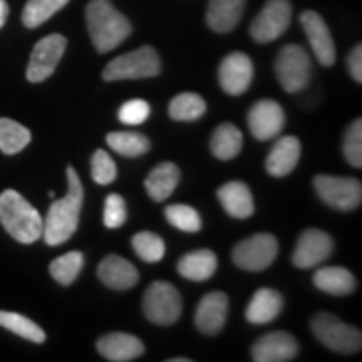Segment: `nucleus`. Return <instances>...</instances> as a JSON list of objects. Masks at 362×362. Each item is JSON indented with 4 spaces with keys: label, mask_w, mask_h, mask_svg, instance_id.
I'll list each match as a JSON object with an SVG mask.
<instances>
[{
    "label": "nucleus",
    "mask_w": 362,
    "mask_h": 362,
    "mask_svg": "<svg viewBox=\"0 0 362 362\" xmlns=\"http://www.w3.org/2000/svg\"><path fill=\"white\" fill-rule=\"evenodd\" d=\"M180 183V168L171 161L157 165L145 177V189L153 202H165Z\"/></svg>",
    "instance_id": "nucleus-26"
},
{
    "label": "nucleus",
    "mask_w": 362,
    "mask_h": 362,
    "mask_svg": "<svg viewBox=\"0 0 362 362\" xmlns=\"http://www.w3.org/2000/svg\"><path fill=\"white\" fill-rule=\"evenodd\" d=\"M254 78V63L244 52L228 54L220 65V85L228 95L238 97L246 93Z\"/></svg>",
    "instance_id": "nucleus-15"
},
{
    "label": "nucleus",
    "mask_w": 362,
    "mask_h": 362,
    "mask_svg": "<svg viewBox=\"0 0 362 362\" xmlns=\"http://www.w3.org/2000/svg\"><path fill=\"white\" fill-rule=\"evenodd\" d=\"M90 177L99 185H109V183H113L117 180L115 161L103 149H97L93 153V159H90Z\"/></svg>",
    "instance_id": "nucleus-37"
},
{
    "label": "nucleus",
    "mask_w": 362,
    "mask_h": 362,
    "mask_svg": "<svg viewBox=\"0 0 362 362\" xmlns=\"http://www.w3.org/2000/svg\"><path fill=\"white\" fill-rule=\"evenodd\" d=\"M85 256L81 252H69L61 258L52 259L51 264V276L61 286H71L77 280L78 272L83 270Z\"/></svg>",
    "instance_id": "nucleus-33"
},
{
    "label": "nucleus",
    "mask_w": 362,
    "mask_h": 362,
    "mask_svg": "<svg viewBox=\"0 0 362 362\" xmlns=\"http://www.w3.org/2000/svg\"><path fill=\"white\" fill-rule=\"evenodd\" d=\"M85 16L90 40L97 52L113 51L131 35V23L127 16L119 13L111 0H90Z\"/></svg>",
    "instance_id": "nucleus-2"
},
{
    "label": "nucleus",
    "mask_w": 362,
    "mask_h": 362,
    "mask_svg": "<svg viewBox=\"0 0 362 362\" xmlns=\"http://www.w3.org/2000/svg\"><path fill=\"white\" fill-rule=\"evenodd\" d=\"M165 220L177 228L181 232H189L195 233L202 230V218L199 214L195 211L194 207L183 206V204H177V206H169L165 209Z\"/></svg>",
    "instance_id": "nucleus-35"
},
{
    "label": "nucleus",
    "mask_w": 362,
    "mask_h": 362,
    "mask_svg": "<svg viewBox=\"0 0 362 362\" xmlns=\"http://www.w3.org/2000/svg\"><path fill=\"white\" fill-rule=\"evenodd\" d=\"M161 73V59L153 47L145 45L133 52L121 54L105 66V81H125V78H149Z\"/></svg>",
    "instance_id": "nucleus-5"
},
{
    "label": "nucleus",
    "mask_w": 362,
    "mask_h": 362,
    "mask_svg": "<svg viewBox=\"0 0 362 362\" xmlns=\"http://www.w3.org/2000/svg\"><path fill=\"white\" fill-rule=\"evenodd\" d=\"M69 189L63 199H54L49 207L47 220H42V238L49 246H61L78 228V216L83 207V183L75 168L66 169Z\"/></svg>",
    "instance_id": "nucleus-1"
},
{
    "label": "nucleus",
    "mask_w": 362,
    "mask_h": 362,
    "mask_svg": "<svg viewBox=\"0 0 362 362\" xmlns=\"http://www.w3.org/2000/svg\"><path fill=\"white\" fill-rule=\"evenodd\" d=\"M228 316V296L223 292H209L202 298L195 312V326L202 334L214 337L221 332Z\"/></svg>",
    "instance_id": "nucleus-17"
},
{
    "label": "nucleus",
    "mask_w": 362,
    "mask_h": 362,
    "mask_svg": "<svg viewBox=\"0 0 362 362\" xmlns=\"http://www.w3.org/2000/svg\"><path fill=\"white\" fill-rule=\"evenodd\" d=\"M292 21V2L290 0H268L258 16L250 25V35L256 42H272L280 39L288 30Z\"/></svg>",
    "instance_id": "nucleus-10"
},
{
    "label": "nucleus",
    "mask_w": 362,
    "mask_h": 362,
    "mask_svg": "<svg viewBox=\"0 0 362 362\" xmlns=\"http://www.w3.org/2000/svg\"><path fill=\"white\" fill-rule=\"evenodd\" d=\"M332 252H334V240L322 230L310 228L300 233L294 254H292V264L302 270L314 268L330 258Z\"/></svg>",
    "instance_id": "nucleus-12"
},
{
    "label": "nucleus",
    "mask_w": 362,
    "mask_h": 362,
    "mask_svg": "<svg viewBox=\"0 0 362 362\" xmlns=\"http://www.w3.org/2000/svg\"><path fill=\"white\" fill-rule=\"evenodd\" d=\"M342 153L346 157L352 168H362V121L356 119L354 123H350L349 129L344 133V141H342Z\"/></svg>",
    "instance_id": "nucleus-36"
},
{
    "label": "nucleus",
    "mask_w": 362,
    "mask_h": 362,
    "mask_svg": "<svg viewBox=\"0 0 362 362\" xmlns=\"http://www.w3.org/2000/svg\"><path fill=\"white\" fill-rule=\"evenodd\" d=\"M8 13H11V11H8V2H6V0H0V28L6 23Z\"/></svg>",
    "instance_id": "nucleus-41"
},
{
    "label": "nucleus",
    "mask_w": 362,
    "mask_h": 362,
    "mask_svg": "<svg viewBox=\"0 0 362 362\" xmlns=\"http://www.w3.org/2000/svg\"><path fill=\"white\" fill-rule=\"evenodd\" d=\"M244 145V135L233 123H221L218 129L214 131L211 139H209V149L214 157H218L221 161H230L233 157L240 156Z\"/></svg>",
    "instance_id": "nucleus-27"
},
{
    "label": "nucleus",
    "mask_w": 362,
    "mask_h": 362,
    "mask_svg": "<svg viewBox=\"0 0 362 362\" xmlns=\"http://www.w3.org/2000/svg\"><path fill=\"white\" fill-rule=\"evenodd\" d=\"M312 332L316 340L326 349L340 352V354H354L362 349V334L358 328L349 326L346 322L338 320L337 316L320 312L312 318Z\"/></svg>",
    "instance_id": "nucleus-4"
},
{
    "label": "nucleus",
    "mask_w": 362,
    "mask_h": 362,
    "mask_svg": "<svg viewBox=\"0 0 362 362\" xmlns=\"http://www.w3.org/2000/svg\"><path fill=\"white\" fill-rule=\"evenodd\" d=\"M284 109L272 99H262L247 113V127L258 141H270L284 129Z\"/></svg>",
    "instance_id": "nucleus-13"
},
{
    "label": "nucleus",
    "mask_w": 362,
    "mask_h": 362,
    "mask_svg": "<svg viewBox=\"0 0 362 362\" xmlns=\"http://www.w3.org/2000/svg\"><path fill=\"white\" fill-rule=\"evenodd\" d=\"M314 286L332 296H349L356 288L354 274L340 266H326L314 274Z\"/></svg>",
    "instance_id": "nucleus-25"
},
{
    "label": "nucleus",
    "mask_w": 362,
    "mask_h": 362,
    "mask_svg": "<svg viewBox=\"0 0 362 362\" xmlns=\"http://www.w3.org/2000/svg\"><path fill=\"white\" fill-rule=\"evenodd\" d=\"M125 220H127V204H125V199L119 194L107 195L103 209L105 228L117 230V228H121L125 223Z\"/></svg>",
    "instance_id": "nucleus-38"
},
{
    "label": "nucleus",
    "mask_w": 362,
    "mask_h": 362,
    "mask_svg": "<svg viewBox=\"0 0 362 362\" xmlns=\"http://www.w3.org/2000/svg\"><path fill=\"white\" fill-rule=\"evenodd\" d=\"M149 113H151V107H149L147 101L133 99V101H127L119 109V121L125 123V125H141L149 119Z\"/></svg>",
    "instance_id": "nucleus-39"
},
{
    "label": "nucleus",
    "mask_w": 362,
    "mask_h": 362,
    "mask_svg": "<svg viewBox=\"0 0 362 362\" xmlns=\"http://www.w3.org/2000/svg\"><path fill=\"white\" fill-rule=\"evenodd\" d=\"M246 8V0H209L206 23L214 33H232Z\"/></svg>",
    "instance_id": "nucleus-21"
},
{
    "label": "nucleus",
    "mask_w": 362,
    "mask_h": 362,
    "mask_svg": "<svg viewBox=\"0 0 362 362\" xmlns=\"http://www.w3.org/2000/svg\"><path fill=\"white\" fill-rule=\"evenodd\" d=\"M282 306L284 298L280 292L272 288H259L247 304L246 320L250 324H268L282 312Z\"/></svg>",
    "instance_id": "nucleus-23"
},
{
    "label": "nucleus",
    "mask_w": 362,
    "mask_h": 362,
    "mask_svg": "<svg viewBox=\"0 0 362 362\" xmlns=\"http://www.w3.org/2000/svg\"><path fill=\"white\" fill-rule=\"evenodd\" d=\"M181 296L169 282H153L143 296V314L149 322L169 326L181 316Z\"/></svg>",
    "instance_id": "nucleus-8"
},
{
    "label": "nucleus",
    "mask_w": 362,
    "mask_h": 362,
    "mask_svg": "<svg viewBox=\"0 0 362 362\" xmlns=\"http://www.w3.org/2000/svg\"><path fill=\"white\" fill-rule=\"evenodd\" d=\"M131 246L135 250V254L145 262L156 264L165 256V242L153 232H139L133 235Z\"/></svg>",
    "instance_id": "nucleus-34"
},
{
    "label": "nucleus",
    "mask_w": 362,
    "mask_h": 362,
    "mask_svg": "<svg viewBox=\"0 0 362 362\" xmlns=\"http://www.w3.org/2000/svg\"><path fill=\"white\" fill-rule=\"evenodd\" d=\"M0 326L11 330L16 337L30 340V342H37V344H42L45 338H47L45 330L40 328L39 324L33 322L30 318H26L23 314H16V312L0 310Z\"/></svg>",
    "instance_id": "nucleus-30"
},
{
    "label": "nucleus",
    "mask_w": 362,
    "mask_h": 362,
    "mask_svg": "<svg viewBox=\"0 0 362 362\" xmlns=\"http://www.w3.org/2000/svg\"><path fill=\"white\" fill-rule=\"evenodd\" d=\"M0 223L21 244H35L42 238V218L39 209H35L14 189L0 194Z\"/></svg>",
    "instance_id": "nucleus-3"
},
{
    "label": "nucleus",
    "mask_w": 362,
    "mask_h": 362,
    "mask_svg": "<svg viewBox=\"0 0 362 362\" xmlns=\"http://www.w3.org/2000/svg\"><path fill=\"white\" fill-rule=\"evenodd\" d=\"M218 197L226 214L235 220H246L254 214V197L250 187L242 181H230L221 185L218 189Z\"/></svg>",
    "instance_id": "nucleus-22"
},
{
    "label": "nucleus",
    "mask_w": 362,
    "mask_h": 362,
    "mask_svg": "<svg viewBox=\"0 0 362 362\" xmlns=\"http://www.w3.org/2000/svg\"><path fill=\"white\" fill-rule=\"evenodd\" d=\"M30 143V131L13 119H0V151L6 156H16Z\"/></svg>",
    "instance_id": "nucleus-28"
},
{
    "label": "nucleus",
    "mask_w": 362,
    "mask_h": 362,
    "mask_svg": "<svg viewBox=\"0 0 362 362\" xmlns=\"http://www.w3.org/2000/svg\"><path fill=\"white\" fill-rule=\"evenodd\" d=\"M69 0H28L23 11V25L26 28H37L45 25L51 16L65 8Z\"/></svg>",
    "instance_id": "nucleus-32"
},
{
    "label": "nucleus",
    "mask_w": 362,
    "mask_h": 362,
    "mask_svg": "<svg viewBox=\"0 0 362 362\" xmlns=\"http://www.w3.org/2000/svg\"><path fill=\"white\" fill-rule=\"evenodd\" d=\"M349 73H350V77L354 78L358 85L362 83V47L361 45H356L352 51H350L349 54Z\"/></svg>",
    "instance_id": "nucleus-40"
},
{
    "label": "nucleus",
    "mask_w": 362,
    "mask_h": 362,
    "mask_svg": "<svg viewBox=\"0 0 362 362\" xmlns=\"http://www.w3.org/2000/svg\"><path fill=\"white\" fill-rule=\"evenodd\" d=\"M97 350L99 354L111 362H129L139 358L145 346L137 337L125 334V332H113V334H105L97 340Z\"/></svg>",
    "instance_id": "nucleus-18"
},
{
    "label": "nucleus",
    "mask_w": 362,
    "mask_h": 362,
    "mask_svg": "<svg viewBox=\"0 0 362 362\" xmlns=\"http://www.w3.org/2000/svg\"><path fill=\"white\" fill-rule=\"evenodd\" d=\"M111 149L123 157H139L149 151V139L135 131H115L107 135Z\"/></svg>",
    "instance_id": "nucleus-29"
},
{
    "label": "nucleus",
    "mask_w": 362,
    "mask_h": 362,
    "mask_svg": "<svg viewBox=\"0 0 362 362\" xmlns=\"http://www.w3.org/2000/svg\"><path fill=\"white\" fill-rule=\"evenodd\" d=\"M314 189L326 206L338 211H352L362 202V183L354 177L316 175Z\"/></svg>",
    "instance_id": "nucleus-7"
},
{
    "label": "nucleus",
    "mask_w": 362,
    "mask_h": 362,
    "mask_svg": "<svg viewBox=\"0 0 362 362\" xmlns=\"http://www.w3.org/2000/svg\"><path fill=\"white\" fill-rule=\"evenodd\" d=\"M169 362H192V358H171Z\"/></svg>",
    "instance_id": "nucleus-42"
},
{
    "label": "nucleus",
    "mask_w": 362,
    "mask_h": 362,
    "mask_svg": "<svg viewBox=\"0 0 362 362\" xmlns=\"http://www.w3.org/2000/svg\"><path fill=\"white\" fill-rule=\"evenodd\" d=\"M300 25L306 33V39L310 42V49L314 57L318 59V63L322 66H332L337 61V49H334V40L328 30V25L324 23V18L314 11H304L300 14Z\"/></svg>",
    "instance_id": "nucleus-14"
},
{
    "label": "nucleus",
    "mask_w": 362,
    "mask_h": 362,
    "mask_svg": "<svg viewBox=\"0 0 362 362\" xmlns=\"http://www.w3.org/2000/svg\"><path fill=\"white\" fill-rule=\"evenodd\" d=\"M274 69H276V77L286 93H300L310 83V54L300 45H286L284 49H280Z\"/></svg>",
    "instance_id": "nucleus-6"
},
{
    "label": "nucleus",
    "mask_w": 362,
    "mask_h": 362,
    "mask_svg": "<svg viewBox=\"0 0 362 362\" xmlns=\"http://www.w3.org/2000/svg\"><path fill=\"white\" fill-rule=\"evenodd\" d=\"M218 270V256L211 250H195L185 254L177 262V274H181L185 280L204 282L209 280Z\"/></svg>",
    "instance_id": "nucleus-24"
},
{
    "label": "nucleus",
    "mask_w": 362,
    "mask_h": 362,
    "mask_svg": "<svg viewBox=\"0 0 362 362\" xmlns=\"http://www.w3.org/2000/svg\"><path fill=\"white\" fill-rule=\"evenodd\" d=\"M278 256V240L272 233H256L233 247L232 259L246 272H262L270 268Z\"/></svg>",
    "instance_id": "nucleus-9"
},
{
    "label": "nucleus",
    "mask_w": 362,
    "mask_h": 362,
    "mask_svg": "<svg viewBox=\"0 0 362 362\" xmlns=\"http://www.w3.org/2000/svg\"><path fill=\"white\" fill-rule=\"evenodd\" d=\"M300 153H302V145L298 141V137H292V135L280 137L274 143L270 156L266 159V171L272 177L290 175L300 161Z\"/></svg>",
    "instance_id": "nucleus-20"
},
{
    "label": "nucleus",
    "mask_w": 362,
    "mask_h": 362,
    "mask_svg": "<svg viewBox=\"0 0 362 362\" xmlns=\"http://www.w3.org/2000/svg\"><path fill=\"white\" fill-rule=\"evenodd\" d=\"M298 356L296 338L288 332H270L258 338L252 346V361L256 362H288Z\"/></svg>",
    "instance_id": "nucleus-16"
},
{
    "label": "nucleus",
    "mask_w": 362,
    "mask_h": 362,
    "mask_svg": "<svg viewBox=\"0 0 362 362\" xmlns=\"http://www.w3.org/2000/svg\"><path fill=\"white\" fill-rule=\"evenodd\" d=\"M207 105L197 93H180L169 103V117L173 121H195L204 117Z\"/></svg>",
    "instance_id": "nucleus-31"
},
{
    "label": "nucleus",
    "mask_w": 362,
    "mask_h": 362,
    "mask_svg": "<svg viewBox=\"0 0 362 362\" xmlns=\"http://www.w3.org/2000/svg\"><path fill=\"white\" fill-rule=\"evenodd\" d=\"M97 274L101 278L107 288L113 290H129L139 282V272L131 264L129 259L121 258V256H105L97 268Z\"/></svg>",
    "instance_id": "nucleus-19"
},
{
    "label": "nucleus",
    "mask_w": 362,
    "mask_h": 362,
    "mask_svg": "<svg viewBox=\"0 0 362 362\" xmlns=\"http://www.w3.org/2000/svg\"><path fill=\"white\" fill-rule=\"evenodd\" d=\"M66 49V39L63 35H49L37 42L30 54V63L26 69V78L30 83H42L54 73Z\"/></svg>",
    "instance_id": "nucleus-11"
}]
</instances>
